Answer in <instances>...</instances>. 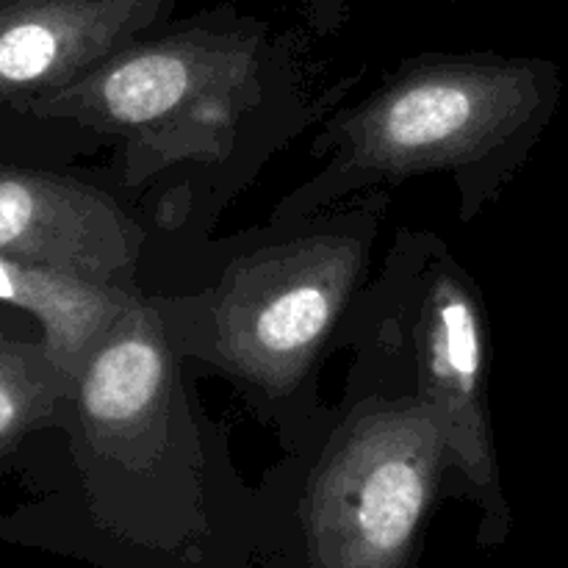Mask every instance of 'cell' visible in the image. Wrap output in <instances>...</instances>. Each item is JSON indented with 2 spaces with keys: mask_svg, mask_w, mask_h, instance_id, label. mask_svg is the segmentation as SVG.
Segmentation results:
<instances>
[{
  "mask_svg": "<svg viewBox=\"0 0 568 568\" xmlns=\"http://www.w3.org/2000/svg\"><path fill=\"white\" fill-rule=\"evenodd\" d=\"M72 392L75 383L50 358L44 344L0 336V449L26 436Z\"/></svg>",
  "mask_w": 568,
  "mask_h": 568,
  "instance_id": "cell-10",
  "label": "cell"
},
{
  "mask_svg": "<svg viewBox=\"0 0 568 568\" xmlns=\"http://www.w3.org/2000/svg\"><path fill=\"white\" fill-rule=\"evenodd\" d=\"M422 383L425 403L442 427L447 453L475 480L494 466L486 408V344L475 294L455 275H438L422 320Z\"/></svg>",
  "mask_w": 568,
  "mask_h": 568,
  "instance_id": "cell-8",
  "label": "cell"
},
{
  "mask_svg": "<svg viewBox=\"0 0 568 568\" xmlns=\"http://www.w3.org/2000/svg\"><path fill=\"white\" fill-rule=\"evenodd\" d=\"M555 70L538 61L444 59L408 70L344 125L358 170L416 175L480 159L552 105Z\"/></svg>",
  "mask_w": 568,
  "mask_h": 568,
  "instance_id": "cell-2",
  "label": "cell"
},
{
  "mask_svg": "<svg viewBox=\"0 0 568 568\" xmlns=\"http://www.w3.org/2000/svg\"><path fill=\"white\" fill-rule=\"evenodd\" d=\"M172 392V355L159 314L131 303L83 358L75 403L92 444L109 453L155 449Z\"/></svg>",
  "mask_w": 568,
  "mask_h": 568,
  "instance_id": "cell-7",
  "label": "cell"
},
{
  "mask_svg": "<svg viewBox=\"0 0 568 568\" xmlns=\"http://www.w3.org/2000/svg\"><path fill=\"white\" fill-rule=\"evenodd\" d=\"M316 477L314 519L327 544L381 564L414 538L447 442L425 399L361 416Z\"/></svg>",
  "mask_w": 568,
  "mask_h": 568,
  "instance_id": "cell-4",
  "label": "cell"
},
{
  "mask_svg": "<svg viewBox=\"0 0 568 568\" xmlns=\"http://www.w3.org/2000/svg\"><path fill=\"white\" fill-rule=\"evenodd\" d=\"M170 0H0V105L92 70L153 26Z\"/></svg>",
  "mask_w": 568,
  "mask_h": 568,
  "instance_id": "cell-6",
  "label": "cell"
},
{
  "mask_svg": "<svg viewBox=\"0 0 568 568\" xmlns=\"http://www.w3.org/2000/svg\"><path fill=\"white\" fill-rule=\"evenodd\" d=\"M0 303L28 311L42 325L44 349L75 383L92 344L133 300L120 286L0 255Z\"/></svg>",
  "mask_w": 568,
  "mask_h": 568,
  "instance_id": "cell-9",
  "label": "cell"
},
{
  "mask_svg": "<svg viewBox=\"0 0 568 568\" xmlns=\"http://www.w3.org/2000/svg\"><path fill=\"white\" fill-rule=\"evenodd\" d=\"M261 33L222 17L131 42L70 83L26 100L28 114L120 136L133 161H220L258 92Z\"/></svg>",
  "mask_w": 568,
  "mask_h": 568,
  "instance_id": "cell-1",
  "label": "cell"
},
{
  "mask_svg": "<svg viewBox=\"0 0 568 568\" xmlns=\"http://www.w3.org/2000/svg\"><path fill=\"white\" fill-rule=\"evenodd\" d=\"M364 250L349 236H311L239 258L214 308L225 364L272 394L292 392L331 336Z\"/></svg>",
  "mask_w": 568,
  "mask_h": 568,
  "instance_id": "cell-3",
  "label": "cell"
},
{
  "mask_svg": "<svg viewBox=\"0 0 568 568\" xmlns=\"http://www.w3.org/2000/svg\"><path fill=\"white\" fill-rule=\"evenodd\" d=\"M139 250L142 231L109 194L72 178L0 166V255L116 286Z\"/></svg>",
  "mask_w": 568,
  "mask_h": 568,
  "instance_id": "cell-5",
  "label": "cell"
}]
</instances>
